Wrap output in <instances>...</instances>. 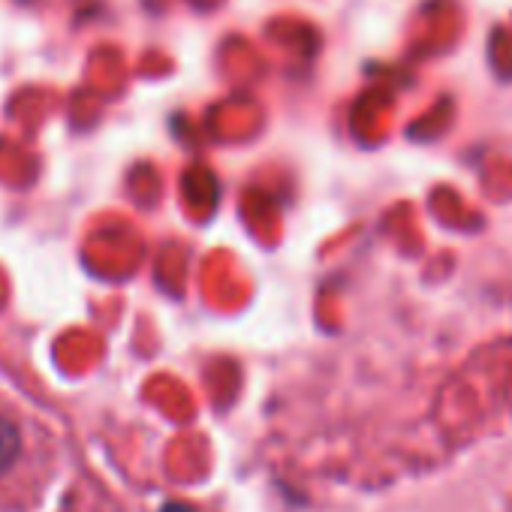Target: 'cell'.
I'll return each instance as SVG.
<instances>
[{
	"label": "cell",
	"mask_w": 512,
	"mask_h": 512,
	"mask_svg": "<svg viewBox=\"0 0 512 512\" xmlns=\"http://www.w3.org/2000/svg\"><path fill=\"white\" fill-rule=\"evenodd\" d=\"M22 446H25V440H22L19 422L0 413V476H4V473L19 461Z\"/></svg>",
	"instance_id": "6da1fadb"
},
{
	"label": "cell",
	"mask_w": 512,
	"mask_h": 512,
	"mask_svg": "<svg viewBox=\"0 0 512 512\" xmlns=\"http://www.w3.org/2000/svg\"><path fill=\"white\" fill-rule=\"evenodd\" d=\"M166 512H181V506H166Z\"/></svg>",
	"instance_id": "7a4b0ae2"
}]
</instances>
